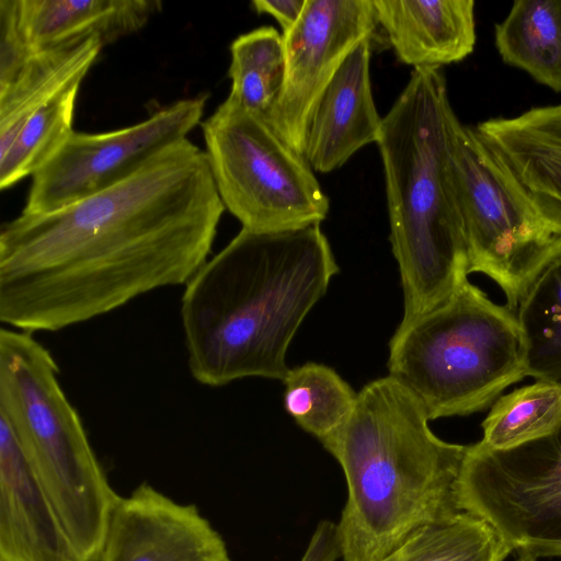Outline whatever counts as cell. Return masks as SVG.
<instances>
[{"label":"cell","mask_w":561,"mask_h":561,"mask_svg":"<svg viewBox=\"0 0 561 561\" xmlns=\"http://www.w3.org/2000/svg\"><path fill=\"white\" fill-rule=\"evenodd\" d=\"M511 552L488 520L462 511L419 528L383 561H504Z\"/></svg>","instance_id":"20"},{"label":"cell","mask_w":561,"mask_h":561,"mask_svg":"<svg viewBox=\"0 0 561 561\" xmlns=\"http://www.w3.org/2000/svg\"><path fill=\"white\" fill-rule=\"evenodd\" d=\"M516 317L526 376L561 383V257L534 282Z\"/></svg>","instance_id":"21"},{"label":"cell","mask_w":561,"mask_h":561,"mask_svg":"<svg viewBox=\"0 0 561 561\" xmlns=\"http://www.w3.org/2000/svg\"><path fill=\"white\" fill-rule=\"evenodd\" d=\"M202 129L220 199L242 229L280 232L327 218L329 198L314 171L265 116L227 98Z\"/></svg>","instance_id":"8"},{"label":"cell","mask_w":561,"mask_h":561,"mask_svg":"<svg viewBox=\"0 0 561 561\" xmlns=\"http://www.w3.org/2000/svg\"><path fill=\"white\" fill-rule=\"evenodd\" d=\"M100 561H231L221 535L196 505L147 482L119 496Z\"/></svg>","instance_id":"12"},{"label":"cell","mask_w":561,"mask_h":561,"mask_svg":"<svg viewBox=\"0 0 561 561\" xmlns=\"http://www.w3.org/2000/svg\"><path fill=\"white\" fill-rule=\"evenodd\" d=\"M339 272L320 225L240 232L185 285L181 321L194 379L284 380L288 346Z\"/></svg>","instance_id":"2"},{"label":"cell","mask_w":561,"mask_h":561,"mask_svg":"<svg viewBox=\"0 0 561 561\" xmlns=\"http://www.w3.org/2000/svg\"><path fill=\"white\" fill-rule=\"evenodd\" d=\"M206 96L179 100L122 129L73 131L32 176L22 213H50L125 181L171 145L186 139L202 119Z\"/></svg>","instance_id":"10"},{"label":"cell","mask_w":561,"mask_h":561,"mask_svg":"<svg viewBox=\"0 0 561 561\" xmlns=\"http://www.w3.org/2000/svg\"><path fill=\"white\" fill-rule=\"evenodd\" d=\"M388 370L430 421L482 411L526 376L517 317L466 280L442 305L398 325Z\"/></svg>","instance_id":"6"},{"label":"cell","mask_w":561,"mask_h":561,"mask_svg":"<svg viewBox=\"0 0 561 561\" xmlns=\"http://www.w3.org/2000/svg\"><path fill=\"white\" fill-rule=\"evenodd\" d=\"M58 374L54 356L33 333L0 330V419L54 507L75 561H100L119 495Z\"/></svg>","instance_id":"5"},{"label":"cell","mask_w":561,"mask_h":561,"mask_svg":"<svg viewBox=\"0 0 561 561\" xmlns=\"http://www.w3.org/2000/svg\"><path fill=\"white\" fill-rule=\"evenodd\" d=\"M428 421L388 375L357 392L348 419L321 440L347 485L335 525L344 561H383L419 528L462 512L457 481L468 446L438 438Z\"/></svg>","instance_id":"3"},{"label":"cell","mask_w":561,"mask_h":561,"mask_svg":"<svg viewBox=\"0 0 561 561\" xmlns=\"http://www.w3.org/2000/svg\"><path fill=\"white\" fill-rule=\"evenodd\" d=\"M378 26L373 0H307L296 25L283 35L285 79L266 119L304 154L311 112L351 50Z\"/></svg>","instance_id":"11"},{"label":"cell","mask_w":561,"mask_h":561,"mask_svg":"<svg viewBox=\"0 0 561 561\" xmlns=\"http://www.w3.org/2000/svg\"><path fill=\"white\" fill-rule=\"evenodd\" d=\"M283 382L286 412L320 442L344 424L357 398L333 368L318 363L289 369Z\"/></svg>","instance_id":"23"},{"label":"cell","mask_w":561,"mask_h":561,"mask_svg":"<svg viewBox=\"0 0 561 561\" xmlns=\"http://www.w3.org/2000/svg\"><path fill=\"white\" fill-rule=\"evenodd\" d=\"M102 48L99 39L89 38L36 51L0 77V154L44 104L70 83L83 81Z\"/></svg>","instance_id":"18"},{"label":"cell","mask_w":561,"mask_h":561,"mask_svg":"<svg viewBox=\"0 0 561 561\" xmlns=\"http://www.w3.org/2000/svg\"><path fill=\"white\" fill-rule=\"evenodd\" d=\"M371 38L358 43L319 96L308 121L304 156L313 171L341 168L379 139V115L370 82Z\"/></svg>","instance_id":"14"},{"label":"cell","mask_w":561,"mask_h":561,"mask_svg":"<svg viewBox=\"0 0 561 561\" xmlns=\"http://www.w3.org/2000/svg\"><path fill=\"white\" fill-rule=\"evenodd\" d=\"M516 561H537V559L528 554H518V559Z\"/></svg>","instance_id":"28"},{"label":"cell","mask_w":561,"mask_h":561,"mask_svg":"<svg viewBox=\"0 0 561 561\" xmlns=\"http://www.w3.org/2000/svg\"><path fill=\"white\" fill-rule=\"evenodd\" d=\"M457 495L462 511L488 520L518 554L561 557V422L508 449L468 446Z\"/></svg>","instance_id":"9"},{"label":"cell","mask_w":561,"mask_h":561,"mask_svg":"<svg viewBox=\"0 0 561 561\" xmlns=\"http://www.w3.org/2000/svg\"><path fill=\"white\" fill-rule=\"evenodd\" d=\"M340 556L335 525L322 522L312 534L300 561H335Z\"/></svg>","instance_id":"26"},{"label":"cell","mask_w":561,"mask_h":561,"mask_svg":"<svg viewBox=\"0 0 561 561\" xmlns=\"http://www.w3.org/2000/svg\"><path fill=\"white\" fill-rule=\"evenodd\" d=\"M398 59L414 68L461 61L476 45L472 0H373Z\"/></svg>","instance_id":"16"},{"label":"cell","mask_w":561,"mask_h":561,"mask_svg":"<svg viewBox=\"0 0 561 561\" xmlns=\"http://www.w3.org/2000/svg\"><path fill=\"white\" fill-rule=\"evenodd\" d=\"M560 422L561 383L537 380L494 402L480 442L491 449H508L548 435Z\"/></svg>","instance_id":"25"},{"label":"cell","mask_w":561,"mask_h":561,"mask_svg":"<svg viewBox=\"0 0 561 561\" xmlns=\"http://www.w3.org/2000/svg\"><path fill=\"white\" fill-rule=\"evenodd\" d=\"M307 0H254L251 2L256 13L272 15L282 27V34L290 31L300 19Z\"/></svg>","instance_id":"27"},{"label":"cell","mask_w":561,"mask_h":561,"mask_svg":"<svg viewBox=\"0 0 561 561\" xmlns=\"http://www.w3.org/2000/svg\"><path fill=\"white\" fill-rule=\"evenodd\" d=\"M457 116L440 68H414L382 117L390 242L408 322L445 302L468 280V255L451 167Z\"/></svg>","instance_id":"4"},{"label":"cell","mask_w":561,"mask_h":561,"mask_svg":"<svg viewBox=\"0 0 561 561\" xmlns=\"http://www.w3.org/2000/svg\"><path fill=\"white\" fill-rule=\"evenodd\" d=\"M159 0H0V26L30 53L99 39L103 47L141 30Z\"/></svg>","instance_id":"13"},{"label":"cell","mask_w":561,"mask_h":561,"mask_svg":"<svg viewBox=\"0 0 561 561\" xmlns=\"http://www.w3.org/2000/svg\"><path fill=\"white\" fill-rule=\"evenodd\" d=\"M224 210L205 152L186 138L101 193L21 213L0 232V320L55 332L186 285Z\"/></svg>","instance_id":"1"},{"label":"cell","mask_w":561,"mask_h":561,"mask_svg":"<svg viewBox=\"0 0 561 561\" xmlns=\"http://www.w3.org/2000/svg\"><path fill=\"white\" fill-rule=\"evenodd\" d=\"M82 80L75 81L41 107L0 154V188L33 176L66 144L72 128L77 95Z\"/></svg>","instance_id":"24"},{"label":"cell","mask_w":561,"mask_h":561,"mask_svg":"<svg viewBox=\"0 0 561 561\" xmlns=\"http://www.w3.org/2000/svg\"><path fill=\"white\" fill-rule=\"evenodd\" d=\"M451 167L468 255V274L483 273L516 310L538 276L561 257V203L525 185L457 118Z\"/></svg>","instance_id":"7"},{"label":"cell","mask_w":561,"mask_h":561,"mask_svg":"<svg viewBox=\"0 0 561 561\" xmlns=\"http://www.w3.org/2000/svg\"><path fill=\"white\" fill-rule=\"evenodd\" d=\"M228 99L263 115L277 102L285 79L283 35L273 26H262L239 35L230 45Z\"/></svg>","instance_id":"22"},{"label":"cell","mask_w":561,"mask_h":561,"mask_svg":"<svg viewBox=\"0 0 561 561\" xmlns=\"http://www.w3.org/2000/svg\"><path fill=\"white\" fill-rule=\"evenodd\" d=\"M0 561H75L64 527L0 419Z\"/></svg>","instance_id":"15"},{"label":"cell","mask_w":561,"mask_h":561,"mask_svg":"<svg viewBox=\"0 0 561 561\" xmlns=\"http://www.w3.org/2000/svg\"><path fill=\"white\" fill-rule=\"evenodd\" d=\"M502 60L561 92V0H517L494 27Z\"/></svg>","instance_id":"19"},{"label":"cell","mask_w":561,"mask_h":561,"mask_svg":"<svg viewBox=\"0 0 561 561\" xmlns=\"http://www.w3.org/2000/svg\"><path fill=\"white\" fill-rule=\"evenodd\" d=\"M476 129L525 185L561 203V103L490 118Z\"/></svg>","instance_id":"17"}]
</instances>
